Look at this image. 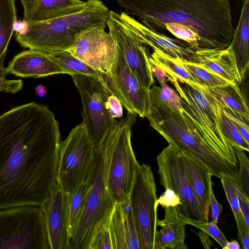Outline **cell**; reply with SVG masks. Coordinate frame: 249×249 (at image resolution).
<instances>
[{
    "mask_svg": "<svg viewBox=\"0 0 249 249\" xmlns=\"http://www.w3.org/2000/svg\"><path fill=\"white\" fill-rule=\"evenodd\" d=\"M61 141L47 106L32 102L0 115V209L47 198L56 182Z\"/></svg>",
    "mask_w": 249,
    "mask_h": 249,
    "instance_id": "6da1fadb",
    "label": "cell"
},
{
    "mask_svg": "<svg viewBox=\"0 0 249 249\" xmlns=\"http://www.w3.org/2000/svg\"><path fill=\"white\" fill-rule=\"evenodd\" d=\"M116 0L125 14L160 33L168 22L189 27L199 38V49H226L231 44L234 28L229 0Z\"/></svg>",
    "mask_w": 249,
    "mask_h": 249,
    "instance_id": "7a4b0ae2",
    "label": "cell"
},
{
    "mask_svg": "<svg viewBox=\"0 0 249 249\" xmlns=\"http://www.w3.org/2000/svg\"><path fill=\"white\" fill-rule=\"evenodd\" d=\"M150 125L168 142L196 159L214 176L237 184L239 169L231 164L203 138L185 112L161 102L149 93Z\"/></svg>",
    "mask_w": 249,
    "mask_h": 249,
    "instance_id": "3957f363",
    "label": "cell"
},
{
    "mask_svg": "<svg viewBox=\"0 0 249 249\" xmlns=\"http://www.w3.org/2000/svg\"><path fill=\"white\" fill-rule=\"evenodd\" d=\"M81 11L51 20L25 24L15 38L24 48L47 54L66 51L83 34L106 26L109 10L100 0H87Z\"/></svg>",
    "mask_w": 249,
    "mask_h": 249,
    "instance_id": "277c9868",
    "label": "cell"
},
{
    "mask_svg": "<svg viewBox=\"0 0 249 249\" xmlns=\"http://www.w3.org/2000/svg\"><path fill=\"white\" fill-rule=\"evenodd\" d=\"M167 78L176 89L182 109L203 138L228 162L238 167L234 150L221 128L220 105L215 97L206 87L168 74Z\"/></svg>",
    "mask_w": 249,
    "mask_h": 249,
    "instance_id": "5b68a950",
    "label": "cell"
},
{
    "mask_svg": "<svg viewBox=\"0 0 249 249\" xmlns=\"http://www.w3.org/2000/svg\"><path fill=\"white\" fill-rule=\"evenodd\" d=\"M136 115H127L117 121L100 144L105 163V177L107 188L114 202L127 200L140 166L131 143V126Z\"/></svg>",
    "mask_w": 249,
    "mask_h": 249,
    "instance_id": "8992f818",
    "label": "cell"
},
{
    "mask_svg": "<svg viewBox=\"0 0 249 249\" xmlns=\"http://www.w3.org/2000/svg\"><path fill=\"white\" fill-rule=\"evenodd\" d=\"M157 161L160 184L165 189L157 201L165 213L176 216L185 225L205 221L179 150L169 144L158 156Z\"/></svg>",
    "mask_w": 249,
    "mask_h": 249,
    "instance_id": "52a82bcc",
    "label": "cell"
},
{
    "mask_svg": "<svg viewBox=\"0 0 249 249\" xmlns=\"http://www.w3.org/2000/svg\"><path fill=\"white\" fill-rule=\"evenodd\" d=\"M87 192L78 223L70 239V249H89L95 233L109 221L115 204L107 188L101 145L94 157L86 180Z\"/></svg>",
    "mask_w": 249,
    "mask_h": 249,
    "instance_id": "ba28073f",
    "label": "cell"
},
{
    "mask_svg": "<svg viewBox=\"0 0 249 249\" xmlns=\"http://www.w3.org/2000/svg\"><path fill=\"white\" fill-rule=\"evenodd\" d=\"M0 249H51L45 216L40 206L0 209Z\"/></svg>",
    "mask_w": 249,
    "mask_h": 249,
    "instance_id": "9c48e42d",
    "label": "cell"
},
{
    "mask_svg": "<svg viewBox=\"0 0 249 249\" xmlns=\"http://www.w3.org/2000/svg\"><path fill=\"white\" fill-rule=\"evenodd\" d=\"M96 147L82 122L61 141L56 182L70 195L86 181L94 157Z\"/></svg>",
    "mask_w": 249,
    "mask_h": 249,
    "instance_id": "30bf717a",
    "label": "cell"
},
{
    "mask_svg": "<svg viewBox=\"0 0 249 249\" xmlns=\"http://www.w3.org/2000/svg\"><path fill=\"white\" fill-rule=\"evenodd\" d=\"M158 198L150 165L140 164L128 200L136 224L141 249H154L158 231Z\"/></svg>",
    "mask_w": 249,
    "mask_h": 249,
    "instance_id": "8fae6325",
    "label": "cell"
},
{
    "mask_svg": "<svg viewBox=\"0 0 249 249\" xmlns=\"http://www.w3.org/2000/svg\"><path fill=\"white\" fill-rule=\"evenodd\" d=\"M71 77L82 102L83 122L97 147L117 122L106 107L108 90L99 78L80 74Z\"/></svg>",
    "mask_w": 249,
    "mask_h": 249,
    "instance_id": "7c38bea8",
    "label": "cell"
},
{
    "mask_svg": "<svg viewBox=\"0 0 249 249\" xmlns=\"http://www.w3.org/2000/svg\"><path fill=\"white\" fill-rule=\"evenodd\" d=\"M99 78L107 89L119 99L127 112L141 118L146 117L149 114V89L140 83L118 48L115 59L110 70L101 73Z\"/></svg>",
    "mask_w": 249,
    "mask_h": 249,
    "instance_id": "4fadbf2b",
    "label": "cell"
},
{
    "mask_svg": "<svg viewBox=\"0 0 249 249\" xmlns=\"http://www.w3.org/2000/svg\"><path fill=\"white\" fill-rule=\"evenodd\" d=\"M106 25L135 76L142 86L150 89L154 80L148 50L128 31L119 14L110 11Z\"/></svg>",
    "mask_w": 249,
    "mask_h": 249,
    "instance_id": "5bb4252c",
    "label": "cell"
},
{
    "mask_svg": "<svg viewBox=\"0 0 249 249\" xmlns=\"http://www.w3.org/2000/svg\"><path fill=\"white\" fill-rule=\"evenodd\" d=\"M105 27L98 26L83 34L66 50L101 73L110 70L117 51L115 39Z\"/></svg>",
    "mask_w": 249,
    "mask_h": 249,
    "instance_id": "9a60e30c",
    "label": "cell"
},
{
    "mask_svg": "<svg viewBox=\"0 0 249 249\" xmlns=\"http://www.w3.org/2000/svg\"><path fill=\"white\" fill-rule=\"evenodd\" d=\"M69 197L56 182L39 206L45 214L51 249H70Z\"/></svg>",
    "mask_w": 249,
    "mask_h": 249,
    "instance_id": "2e32d148",
    "label": "cell"
},
{
    "mask_svg": "<svg viewBox=\"0 0 249 249\" xmlns=\"http://www.w3.org/2000/svg\"><path fill=\"white\" fill-rule=\"evenodd\" d=\"M119 15L128 31L142 44L159 49L172 57L179 58L184 62L199 64L197 49L191 44L150 29L124 12Z\"/></svg>",
    "mask_w": 249,
    "mask_h": 249,
    "instance_id": "e0dca14e",
    "label": "cell"
},
{
    "mask_svg": "<svg viewBox=\"0 0 249 249\" xmlns=\"http://www.w3.org/2000/svg\"><path fill=\"white\" fill-rule=\"evenodd\" d=\"M5 70L7 74L20 77L39 78L66 73L48 54L32 49L15 55Z\"/></svg>",
    "mask_w": 249,
    "mask_h": 249,
    "instance_id": "ac0fdd59",
    "label": "cell"
},
{
    "mask_svg": "<svg viewBox=\"0 0 249 249\" xmlns=\"http://www.w3.org/2000/svg\"><path fill=\"white\" fill-rule=\"evenodd\" d=\"M23 21L31 24L47 21L82 10L86 2L81 0H20Z\"/></svg>",
    "mask_w": 249,
    "mask_h": 249,
    "instance_id": "d6986e66",
    "label": "cell"
},
{
    "mask_svg": "<svg viewBox=\"0 0 249 249\" xmlns=\"http://www.w3.org/2000/svg\"><path fill=\"white\" fill-rule=\"evenodd\" d=\"M196 53L202 67L230 84H241L242 79L230 45L226 49H199Z\"/></svg>",
    "mask_w": 249,
    "mask_h": 249,
    "instance_id": "ffe728a7",
    "label": "cell"
},
{
    "mask_svg": "<svg viewBox=\"0 0 249 249\" xmlns=\"http://www.w3.org/2000/svg\"><path fill=\"white\" fill-rule=\"evenodd\" d=\"M185 171L201 209L204 220L208 221L210 200L213 189L212 173L192 156L179 150Z\"/></svg>",
    "mask_w": 249,
    "mask_h": 249,
    "instance_id": "44dd1931",
    "label": "cell"
},
{
    "mask_svg": "<svg viewBox=\"0 0 249 249\" xmlns=\"http://www.w3.org/2000/svg\"><path fill=\"white\" fill-rule=\"evenodd\" d=\"M249 0H243L239 22L230 45L243 80L249 67Z\"/></svg>",
    "mask_w": 249,
    "mask_h": 249,
    "instance_id": "7402d4cb",
    "label": "cell"
},
{
    "mask_svg": "<svg viewBox=\"0 0 249 249\" xmlns=\"http://www.w3.org/2000/svg\"><path fill=\"white\" fill-rule=\"evenodd\" d=\"M160 226L157 231L154 249H186L184 243L186 236L185 224L177 217L164 214L161 220H157Z\"/></svg>",
    "mask_w": 249,
    "mask_h": 249,
    "instance_id": "603a6c76",
    "label": "cell"
},
{
    "mask_svg": "<svg viewBox=\"0 0 249 249\" xmlns=\"http://www.w3.org/2000/svg\"><path fill=\"white\" fill-rule=\"evenodd\" d=\"M207 88L221 105L231 109L249 123V107L238 86L229 84L224 86Z\"/></svg>",
    "mask_w": 249,
    "mask_h": 249,
    "instance_id": "cb8c5ba5",
    "label": "cell"
},
{
    "mask_svg": "<svg viewBox=\"0 0 249 249\" xmlns=\"http://www.w3.org/2000/svg\"><path fill=\"white\" fill-rule=\"evenodd\" d=\"M17 19L15 0H0V68L4 67L8 45Z\"/></svg>",
    "mask_w": 249,
    "mask_h": 249,
    "instance_id": "d4e9b609",
    "label": "cell"
},
{
    "mask_svg": "<svg viewBox=\"0 0 249 249\" xmlns=\"http://www.w3.org/2000/svg\"><path fill=\"white\" fill-rule=\"evenodd\" d=\"M149 60L169 75L174 76L189 83L196 84L179 58H173L157 49H153Z\"/></svg>",
    "mask_w": 249,
    "mask_h": 249,
    "instance_id": "484cf974",
    "label": "cell"
},
{
    "mask_svg": "<svg viewBox=\"0 0 249 249\" xmlns=\"http://www.w3.org/2000/svg\"><path fill=\"white\" fill-rule=\"evenodd\" d=\"M48 55L66 71V74L71 76L80 74L95 78L100 77L101 72L93 69L67 51H58Z\"/></svg>",
    "mask_w": 249,
    "mask_h": 249,
    "instance_id": "4316f807",
    "label": "cell"
},
{
    "mask_svg": "<svg viewBox=\"0 0 249 249\" xmlns=\"http://www.w3.org/2000/svg\"><path fill=\"white\" fill-rule=\"evenodd\" d=\"M109 229L112 242L113 249H128L125 229L122 207L116 203L112 211Z\"/></svg>",
    "mask_w": 249,
    "mask_h": 249,
    "instance_id": "83f0119b",
    "label": "cell"
},
{
    "mask_svg": "<svg viewBox=\"0 0 249 249\" xmlns=\"http://www.w3.org/2000/svg\"><path fill=\"white\" fill-rule=\"evenodd\" d=\"M183 64L197 85L206 87H215L230 84L199 64L183 61Z\"/></svg>",
    "mask_w": 249,
    "mask_h": 249,
    "instance_id": "f1b7e54d",
    "label": "cell"
},
{
    "mask_svg": "<svg viewBox=\"0 0 249 249\" xmlns=\"http://www.w3.org/2000/svg\"><path fill=\"white\" fill-rule=\"evenodd\" d=\"M86 181L82 183L75 192L69 197V235L70 239L73 234L82 213L86 194Z\"/></svg>",
    "mask_w": 249,
    "mask_h": 249,
    "instance_id": "f546056e",
    "label": "cell"
},
{
    "mask_svg": "<svg viewBox=\"0 0 249 249\" xmlns=\"http://www.w3.org/2000/svg\"><path fill=\"white\" fill-rule=\"evenodd\" d=\"M125 229L128 249H141L135 220L128 199L120 203Z\"/></svg>",
    "mask_w": 249,
    "mask_h": 249,
    "instance_id": "4dcf8cb0",
    "label": "cell"
},
{
    "mask_svg": "<svg viewBox=\"0 0 249 249\" xmlns=\"http://www.w3.org/2000/svg\"><path fill=\"white\" fill-rule=\"evenodd\" d=\"M233 148L239 165L237 189L240 190L247 196L249 194V160L247 157L245 150L238 145L230 142Z\"/></svg>",
    "mask_w": 249,
    "mask_h": 249,
    "instance_id": "1f68e13d",
    "label": "cell"
},
{
    "mask_svg": "<svg viewBox=\"0 0 249 249\" xmlns=\"http://www.w3.org/2000/svg\"><path fill=\"white\" fill-rule=\"evenodd\" d=\"M220 108V124L224 135L230 143L231 142H234L245 151L249 152V143L245 140L231 121L226 115L221 105Z\"/></svg>",
    "mask_w": 249,
    "mask_h": 249,
    "instance_id": "d6a6232c",
    "label": "cell"
},
{
    "mask_svg": "<svg viewBox=\"0 0 249 249\" xmlns=\"http://www.w3.org/2000/svg\"><path fill=\"white\" fill-rule=\"evenodd\" d=\"M166 30L178 39L184 41L199 49L198 36L190 28L185 25L175 22H168L165 24Z\"/></svg>",
    "mask_w": 249,
    "mask_h": 249,
    "instance_id": "836d02e7",
    "label": "cell"
},
{
    "mask_svg": "<svg viewBox=\"0 0 249 249\" xmlns=\"http://www.w3.org/2000/svg\"><path fill=\"white\" fill-rule=\"evenodd\" d=\"M149 92L161 102L173 106L179 110H182L177 93L167 85L162 87L154 85L151 89H149Z\"/></svg>",
    "mask_w": 249,
    "mask_h": 249,
    "instance_id": "e575fe53",
    "label": "cell"
},
{
    "mask_svg": "<svg viewBox=\"0 0 249 249\" xmlns=\"http://www.w3.org/2000/svg\"><path fill=\"white\" fill-rule=\"evenodd\" d=\"M220 179L236 222L240 219L244 218L239 207L236 186L230 180L224 178Z\"/></svg>",
    "mask_w": 249,
    "mask_h": 249,
    "instance_id": "d590c367",
    "label": "cell"
},
{
    "mask_svg": "<svg viewBox=\"0 0 249 249\" xmlns=\"http://www.w3.org/2000/svg\"><path fill=\"white\" fill-rule=\"evenodd\" d=\"M217 224L213 221L194 222L190 224V225L206 232L213 237L222 249H224L228 240Z\"/></svg>",
    "mask_w": 249,
    "mask_h": 249,
    "instance_id": "8d00e7d4",
    "label": "cell"
},
{
    "mask_svg": "<svg viewBox=\"0 0 249 249\" xmlns=\"http://www.w3.org/2000/svg\"><path fill=\"white\" fill-rule=\"evenodd\" d=\"M109 220L95 233L91 242L89 249H113L112 239L109 229Z\"/></svg>",
    "mask_w": 249,
    "mask_h": 249,
    "instance_id": "74e56055",
    "label": "cell"
},
{
    "mask_svg": "<svg viewBox=\"0 0 249 249\" xmlns=\"http://www.w3.org/2000/svg\"><path fill=\"white\" fill-rule=\"evenodd\" d=\"M221 106L226 115L231 121L245 140L249 143V123L231 109L222 105Z\"/></svg>",
    "mask_w": 249,
    "mask_h": 249,
    "instance_id": "f35d334b",
    "label": "cell"
},
{
    "mask_svg": "<svg viewBox=\"0 0 249 249\" xmlns=\"http://www.w3.org/2000/svg\"><path fill=\"white\" fill-rule=\"evenodd\" d=\"M7 74L4 67L0 68V91L15 93L21 90L23 85L22 80L7 79Z\"/></svg>",
    "mask_w": 249,
    "mask_h": 249,
    "instance_id": "ab89813d",
    "label": "cell"
},
{
    "mask_svg": "<svg viewBox=\"0 0 249 249\" xmlns=\"http://www.w3.org/2000/svg\"><path fill=\"white\" fill-rule=\"evenodd\" d=\"M106 107L113 118H120L123 116V110L122 104L119 99L108 90L106 99Z\"/></svg>",
    "mask_w": 249,
    "mask_h": 249,
    "instance_id": "60d3db41",
    "label": "cell"
},
{
    "mask_svg": "<svg viewBox=\"0 0 249 249\" xmlns=\"http://www.w3.org/2000/svg\"><path fill=\"white\" fill-rule=\"evenodd\" d=\"M238 230V238L244 249H249V228L243 218L236 222Z\"/></svg>",
    "mask_w": 249,
    "mask_h": 249,
    "instance_id": "b9f144b4",
    "label": "cell"
},
{
    "mask_svg": "<svg viewBox=\"0 0 249 249\" xmlns=\"http://www.w3.org/2000/svg\"><path fill=\"white\" fill-rule=\"evenodd\" d=\"M237 189L240 211L247 227L249 228V197Z\"/></svg>",
    "mask_w": 249,
    "mask_h": 249,
    "instance_id": "7bdbcfd3",
    "label": "cell"
},
{
    "mask_svg": "<svg viewBox=\"0 0 249 249\" xmlns=\"http://www.w3.org/2000/svg\"><path fill=\"white\" fill-rule=\"evenodd\" d=\"M210 207L211 208L212 221L217 224L219 216L222 212L223 207L216 199L213 189L211 193Z\"/></svg>",
    "mask_w": 249,
    "mask_h": 249,
    "instance_id": "ee69618b",
    "label": "cell"
},
{
    "mask_svg": "<svg viewBox=\"0 0 249 249\" xmlns=\"http://www.w3.org/2000/svg\"><path fill=\"white\" fill-rule=\"evenodd\" d=\"M149 61L151 64L153 76H155L157 79L161 87L166 85V80L167 78V73L153 62L150 61Z\"/></svg>",
    "mask_w": 249,
    "mask_h": 249,
    "instance_id": "f6af8a7d",
    "label": "cell"
},
{
    "mask_svg": "<svg viewBox=\"0 0 249 249\" xmlns=\"http://www.w3.org/2000/svg\"><path fill=\"white\" fill-rule=\"evenodd\" d=\"M197 234L199 237L204 248L210 249L211 246L213 245L210 238V235L205 231L200 230L199 233H197Z\"/></svg>",
    "mask_w": 249,
    "mask_h": 249,
    "instance_id": "bcb514c9",
    "label": "cell"
},
{
    "mask_svg": "<svg viewBox=\"0 0 249 249\" xmlns=\"http://www.w3.org/2000/svg\"><path fill=\"white\" fill-rule=\"evenodd\" d=\"M35 92L37 95L41 97L46 94L47 89L44 86L39 85L35 88Z\"/></svg>",
    "mask_w": 249,
    "mask_h": 249,
    "instance_id": "7dc6e473",
    "label": "cell"
},
{
    "mask_svg": "<svg viewBox=\"0 0 249 249\" xmlns=\"http://www.w3.org/2000/svg\"><path fill=\"white\" fill-rule=\"evenodd\" d=\"M240 246L239 243L236 240H232L231 242L227 243L225 247L223 249H239Z\"/></svg>",
    "mask_w": 249,
    "mask_h": 249,
    "instance_id": "c3c4849f",
    "label": "cell"
}]
</instances>
